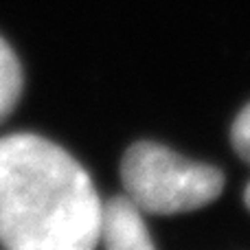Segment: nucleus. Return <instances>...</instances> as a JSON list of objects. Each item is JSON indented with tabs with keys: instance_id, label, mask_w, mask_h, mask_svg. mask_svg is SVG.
Listing matches in <instances>:
<instances>
[{
	"instance_id": "nucleus-6",
	"label": "nucleus",
	"mask_w": 250,
	"mask_h": 250,
	"mask_svg": "<svg viewBox=\"0 0 250 250\" xmlns=\"http://www.w3.org/2000/svg\"><path fill=\"white\" fill-rule=\"evenodd\" d=\"M246 204H248V208H250V185H248V189H246Z\"/></svg>"
},
{
	"instance_id": "nucleus-2",
	"label": "nucleus",
	"mask_w": 250,
	"mask_h": 250,
	"mask_svg": "<svg viewBox=\"0 0 250 250\" xmlns=\"http://www.w3.org/2000/svg\"><path fill=\"white\" fill-rule=\"evenodd\" d=\"M125 198L138 211L156 215L187 213L213 202L224 178L211 165L193 163L158 143H136L121 165Z\"/></svg>"
},
{
	"instance_id": "nucleus-3",
	"label": "nucleus",
	"mask_w": 250,
	"mask_h": 250,
	"mask_svg": "<svg viewBox=\"0 0 250 250\" xmlns=\"http://www.w3.org/2000/svg\"><path fill=\"white\" fill-rule=\"evenodd\" d=\"M99 244L105 250H154L141 211L127 198H112L104 204Z\"/></svg>"
},
{
	"instance_id": "nucleus-4",
	"label": "nucleus",
	"mask_w": 250,
	"mask_h": 250,
	"mask_svg": "<svg viewBox=\"0 0 250 250\" xmlns=\"http://www.w3.org/2000/svg\"><path fill=\"white\" fill-rule=\"evenodd\" d=\"M22 95V68L16 53L0 38V123L13 112Z\"/></svg>"
},
{
	"instance_id": "nucleus-1",
	"label": "nucleus",
	"mask_w": 250,
	"mask_h": 250,
	"mask_svg": "<svg viewBox=\"0 0 250 250\" xmlns=\"http://www.w3.org/2000/svg\"><path fill=\"white\" fill-rule=\"evenodd\" d=\"M104 202L88 171L35 134L0 138V244L7 250H95Z\"/></svg>"
},
{
	"instance_id": "nucleus-5",
	"label": "nucleus",
	"mask_w": 250,
	"mask_h": 250,
	"mask_svg": "<svg viewBox=\"0 0 250 250\" xmlns=\"http://www.w3.org/2000/svg\"><path fill=\"white\" fill-rule=\"evenodd\" d=\"M230 138H233V147L246 163H250V104L242 112L237 114L230 129Z\"/></svg>"
}]
</instances>
